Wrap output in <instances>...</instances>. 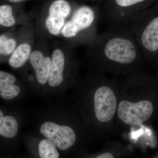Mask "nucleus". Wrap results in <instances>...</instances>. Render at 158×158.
Returning <instances> with one entry per match:
<instances>
[{"instance_id": "obj_1", "label": "nucleus", "mask_w": 158, "mask_h": 158, "mask_svg": "<svg viewBox=\"0 0 158 158\" xmlns=\"http://www.w3.org/2000/svg\"><path fill=\"white\" fill-rule=\"evenodd\" d=\"M85 47L99 73L124 78L144 70L145 58L127 26H111Z\"/></svg>"}, {"instance_id": "obj_17", "label": "nucleus", "mask_w": 158, "mask_h": 158, "mask_svg": "<svg viewBox=\"0 0 158 158\" xmlns=\"http://www.w3.org/2000/svg\"><path fill=\"white\" fill-rule=\"evenodd\" d=\"M29 0H1V3H24L26 1Z\"/></svg>"}, {"instance_id": "obj_11", "label": "nucleus", "mask_w": 158, "mask_h": 158, "mask_svg": "<svg viewBox=\"0 0 158 158\" xmlns=\"http://www.w3.org/2000/svg\"><path fill=\"white\" fill-rule=\"evenodd\" d=\"M146 0H115L117 9L106 18L111 26H127L132 19L131 11L134 6Z\"/></svg>"}, {"instance_id": "obj_7", "label": "nucleus", "mask_w": 158, "mask_h": 158, "mask_svg": "<svg viewBox=\"0 0 158 158\" xmlns=\"http://www.w3.org/2000/svg\"><path fill=\"white\" fill-rule=\"evenodd\" d=\"M20 40L17 48L8 60L13 68H19L29 61L35 48V31L34 25L19 26Z\"/></svg>"}, {"instance_id": "obj_10", "label": "nucleus", "mask_w": 158, "mask_h": 158, "mask_svg": "<svg viewBox=\"0 0 158 158\" xmlns=\"http://www.w3.org/2000/svg\"><path fill=\"white\" fill-rule=\"evenodd\" d=\"M23 3H1V27L7 30L17 26L34 25L32 19L25 11Z\"/></svg>"}, {"instance_id": "obj_5", "label": "nucleus", "mask_w": 158, "mask_h": 158, "mask_svg": "<svg viewBox=\"0 0 158 158\" xmlns=\"http://www.w3.org/2000/svg\"><path fill=\"white\" fill-rule=\"evenodd\" d=\"M145 59L158 51V16L151 18L145 11L138 14L128 24Z\"/></svg>"}, {"instance_id": "obj_13", "label": "nucleus", "mask_w": 158, "mask_h": 158, "mask_svg": "<svg viewBox=\"0 0 158 158\" xmlns=\"http://www.w3.org/2000/svg\"><path fill=\"white\" fill-rule=\"evenodd\" d=\"M16 77L11 74L0 71V95L4 99L11 100L19 94L20 88L14 85Z\"/></svg>"}, {"instance_id": "obj_16", "label": "nucleus", "mask_w": 158, "mask_h": 158, "mask_svg": "<svg viewBox=\"0 0 158 158\" xmlns=\"http://www.w3.org/2000/svg\"><path fill=\"white\" fill-rule=\"evenodd\" d=\"M56 146L48 140L44 139L40 142L38 151L40 156L41 158H58L59 154Z\"/></svg>"}, {"instance_id": "obj_9", "label": "nucleus", "mask_w": 158, "mask_h": 158, "mask_svg": "<svg viewBox=\"0 0 158 158\" xmlns=\"http://www.w3.org/2000/svg\"><path fill=\"white\" fill-rule=\"evenodd\" d=\"M40 132L61 150L70 148L76 140L75 133L72 128L51 122L43 123L40 127Z\"/></svg>"}, {"instance_id": "obj_3", "label": "nucleus", "mask_w": 158, "mask_h": 158, "mask_svg": "<svg viewBox=\"0 0 158 158\" xmlns=\"http://www.w3.org/2000/svg\"><path fill=\"white\" fill-rule=\"evenodd\" d=\"M100 15L87 6H76L70 17L64 25L59 37L74 48L86 46L97 36Z\"/></svg>"}, {"instance_id": "obj_15", "label": "nucleus", "mask_w": 158, "mask_h": 158, "mask_svg": "<svg viewBox=\"0 0 158 158\" xmlns=\"http://www.w3.org/2000/svg\"><path fill=\"white\" fill-rule=\"evenodd\" d=\"M18 125L15 118L11 116L0 117V135L7 138L16 135Z\"/></svg>"}, {"instance_id": "obj_4", "label": "nucleus", "mask_w": 158, "mask_h": 158, "mask_svg": "<svg viewBox=\"0 0 158 158\" xmlns=\"http://www.w3.org/2000/svg\"><path fill=\"white\" fill-rule=\"evenodd\" d=\"M76 6L68 0H50L44 4L34 22L36 37H59Z\"/></svg>"}, {"instance_id": "obj_18", "label": "nucleus", "mask_w": 158, "mask_h": 158, "mask_svg": "<svg viewBox=\"0 0 158 158\" xmlns=\"http://www.w3.org/2000/svg\"><path fill=\"white\" fill-rule=\"evenodd\" d=\"M29 80L30 81H33L34 80V77L32 76H30L29 77Z\"/></svg>"}, {"instance_id": "obj_6", "label": "nucleus", "mask_w": 158, "mask_h": 158, "mask_svg": "<svg viewBox=\"0 0 158 158\" xmlns=\"http://www.w3.org/2000/svg\"><path fill=\"white\" fill-rule=\"evenodd\" d=\"M51 47V65L48 83L55 87L64 81L66 64L73 55L74 48L62 40L55 41Z\"/></svg>"}, {"instance_id": "obj_19", "label": "nucleus", "mask_w": 158, "mask_h": 158, "mask_svg": "<svg viewBox=\"0 0 158 158\" xmlns=\"http://www.w3.org/2000/svg\"><path fill=\"white\" fill-rule=\"evenodd\" d=\"M156 157H158V155H157Z\"/></svg>"}, {"instance_id": "obj_12", "label": "nucleus", "mask_w": 158, "mask_h": 158, "mask_svg": "<svg viewBox=\"0 0 158 158\" xmlns=\"http://www.w3.org/2000/svg\"><path fill=\"white\" fill-rule=\"evenodd\" d=\"M20 40L19 28L7 29L0 35L1 60L8 59L17 48Z\"/></svg>"}, {"instance_id": "obj_8", "label": "nucleus", "mask_w": 158, "mask_h": 158, "mask_svg": "<svg viewBox=\"0 0 158 158\" xmlns=\"http://www.w3.org/2000/svg\"><path fill=\"white\" fill-rule=\"evenodd\" d=\"M51 47L47 39L39 38L29 61L35 71L37 81L44 85L48 81L51 65Z\"/></svg>"}, {"instance_id": "obj_14", "label": "nucleus", "mask_w": 158, "mask_h": 158, "mask_svg": "<svg viewBox=\"0 0 158 158\" xmlns=\"http://www.w3.org/2000/svg\"><path fill=\"white\" fill-rule=\"evenodd\" d=\"M131 150L120 143L107 144V148L103 152L96 156V158H114L128 156Z\"/></svg>"}, {"instance_id": "obj_2", "label": "nucleus", "mask_w": 158, "mask_h": 158, "mask_svg": "<svg viewBox=\"0 0 158 158\" xmlns=\"http://www.w3.org/2000/svg\"><path fill=\"white\" fill-rule=\"evenodd\" d=\"M158 118V82L144 70L121 82L116 129L128 131Z\"/></svg>"}]
</instances>
